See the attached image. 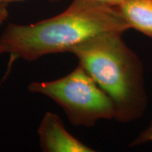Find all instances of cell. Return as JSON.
I'll use <instances>...</instances> for the list:
<instances>
[{
	"label": "cell",
	"mask_w": 152,
	"mask_h": 152,
	"mask_svg": "<svg viewBox=\"0 0 152 152\" xmlns=\"http://www.w3.org/2000/svg\"><path fill=\"white\" fill-rule=\"evenodd\" d=\"M18 59L16 57L15 55H10V60H9V63H8V66H7V69H6L5 73L4 74L3 77L0 79V87L2 86L4 83L6 82V80H8L9 76L10 75V73L12 69H13V66H14V64L15 62Z\"/></svg>",
	"instance_id": "52a82bcc"
},
{
	"label": "cell",
	"mask_w": 152,
	"mask_h": 152,
	"mask_svg": "<svg viewBox=\"0 0 152 152\" xmlns=\"http://www.w3.org/2000/svg\"><path fill=\"white\" fill-rule=\"evenodd\" d=\"M122 32H106L70 51L112 100L114 120L129 124L143 117L148 106L141 60L123 40Z\"/></svg>",
	"instance_id": "7a4b0ae2"
},
{
	"label": "cell",
	"mask_w": 152,
	"mask_h": 152,
	"mask_svg": "<svg viewBox=\"0 0 152 152\" xmlns=\"http://www.w3.org/2000/svg\"><path fill=\"white\" fill-rule=\"evenodd\" d=\"M129 29L116 7L94 0H74L55 16L30 25L10 23L0 37V51L33 62L70 53L78 45L106 32Z\"/></svg>",
	"instance_id": "6da1fadb"
},
{
	"label": "cell",
	"mask_w": 152,
	"mask_h": 152,
	"mask_svg": "<svg viewBox=\"0 0 152 152\" xmlns=\"http://www.w3.org/2000/svg\"><path fill=\"white\" fill-rule=\"evenodd\" d=\"M148 143H152V121L146 128L142 130L135 138L130 142L129 147H135Z\"/></svg>",
	"instance_id": "8992f818"
},
{
	"label": "cell",
	"mask_w": 152,
	"mask_h": 152,
	"mask_svg": "<svg viewBox=\"0 0 152 152\" xmlns=\"http://www.w3.org/2000/svg\"><path fill=\"white\" fill-rule=\"evenodd\" d=\"M9 16L8 4L0 3V25H2Z\"/></svg>",
	"instance_id": "ba28073f"
},
{
	"label": "cell",
	"mask_w": 152,
	"mask_h": 152,
	"mask_svg": "<svg viewBox=\"0 0 152 152\" xmlns=\"http://www.w3.org/2000/svg\"><path fill=\"white\" fill-rule=\"evenodd\" d=\"M96 2L103 4L106 5L112 6V7H118L124 0H94Z\"/></svg>",
	"instance_id": "9c48e42d"
},
{
	"label": "cell",
	"mask_w": 152,
	"mask_h": 152,
	"mask_svg": "<svg viewBox=\"0 0 152 152\" xmlns=\"http://www.w3.org/2000/svg\"><path fill=\"white\" fill-rule=\"evenodd\" d=\"M116 8L129 29L152 39V0H124Z\"/></svg>",
	"instance_id": "5b68a950"
},
{
	"label": "cell",
	"mask_w": 152,
	"mask_h": 152,
	"mask_svg": "<svg viewBox=\"0 0 152 152\" xmlns=\"http://www.w3.org/2000/svg\"><path fill=\"white\" fill-rule=\"evenodd\" d=\"M3 54V53H2V52H1V51H0V56H1V55Z\"/></svg>",
	"instance_id": "8fae6325"
},
{
	"label": "cell",
	"mask_w": 152,
	"mask_h": 152,
	"mask_svg": "<svg viewBox=\"0 0 152 152\" xmlns=\"http://www.w3.org/2000/svg\"><path fill=\"white\" fill-rule=\"evenodd\" d=\"M39 145L44 152H93L95 150L72 135L56 113L47 112L37 129Z\"/></svg>",
	"instance_id": "277c9868"
},
{
	"label": "cell",
	"mask_w": 152,
	"mask_h": 152,
	"mask_svg": "<svg viewBox=\"0 0 152 152\" xmlns=\"http://www.w3.org/2000/svg\"><path fill=\"white\" fill-rule=\"evenodd\" d=\"M28 90L53 100L74 126L92 128L99 120L114 119L112 100L80 64L58 80L31 82Z\"/></svg>",
	"instance_id": "3957f363"
},
{
	"label": "cell",
	"mask_w": 152,
	"mask_h": 152,
	"mask_svg": "<svg viewBox=\"0 0 152 152\" xmlns=\"http://www.w3.org/2000/svg\"><path fill=\"white\" fill-rule=\"evenodd\" d=\"M15 1H22V0H0V3L9 4L10 2H15ZM47 1H50V2H59V1H62V0H47Z\"/></svg>",
	"instance_id": "30bf717a"
}]
</instances>
